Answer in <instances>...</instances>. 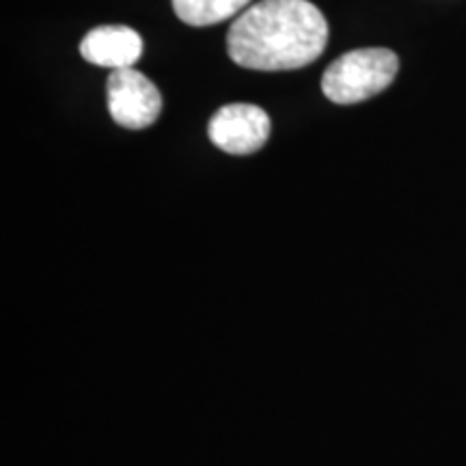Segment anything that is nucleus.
<instances>
[{"label": "nucleus", "instance_id": "f257e3e1", "mask_svg": "<svg viewBox=\"0 0 466 466\" xmlns=\"http://www.w3.org/2000/svg\"><path fill=\"white\" fill-rule=\"evenodd\" d=\"M329 42L322 11L309 0H259L233 20L227 55L244 69L288 72L318 61Z\"/></svg>", "mask_w": 466, "mask_h": 466}, {"label": "nucleus", "instance_id": "f03ea898", "mask_svg": "<svg viewBox=\"0 0 466 466\" xmlns=\"http://www.w3.org/2000/svg\"><path fill=\"white\" fill-rule=\"evenodd\" d=\"M400 58L389 48L350 50L326 67L322 91L335 104H359L389 89L398 76Z\"/></svg>", "mask_w": 466, "mask_h": 466}, {"label": "nucleus", "instance_id": "7ed1b4c3", "mask_svg": "<svg viewBox=\"0 0 466 466\" xmlns=\"http://www.w3.org/2000/svg\"><path fill=\"white\" fill-rule=\"evenodd\" d=\"M108 113L115 124L127 130H143L156 124L162 113V96L147 76L134 67L115 69L108 76Z\"/></svg>", "mask_w": 466, "mask_h": 466}, {"label": "nucleus", "instance_id": "20e7f679", "mask_svg": "<svg viewBox=\"0 0 466 466\" xmlns=\"http://www.w3.org/2000/svg\"><path fill=\"white\" fill-rule=\"evenodd\" d=\"M208 137L225 154H255L270 138V116L255 104H227L209 119Z\"/></svg>", "mask_w": 466, "mask_h": 466}, {"label": "nucleus", "instance_id": "39448f33", "mask_svg": "<svg viewBox=\"0 0 466 466\" xmlns=\"http://www.w3.org/2000/svg\"><path fill=\"white\" fill-rule=\"evenodd\" d=\"M80 55L93 66L115 72L132 67L141 58L143 39L130 26H97L85 35Z\"/></svg>", "mask_w": 466, "mask_h": 466}, {"label": "nucleus", "instance_id": "423d86ee", "mask_svg": "<svg viewBox=\"0 0 466 466\" xmlns=\"http://www.w3.org/2000/svg\"><path fill=\"white\" fill-rule=\"evenodd\" d=\"M173 11L188 26H212L248 9L250 0H171Z\"/></svg>", "mask_w": 466, "mask_h": 466}]
</instances>
